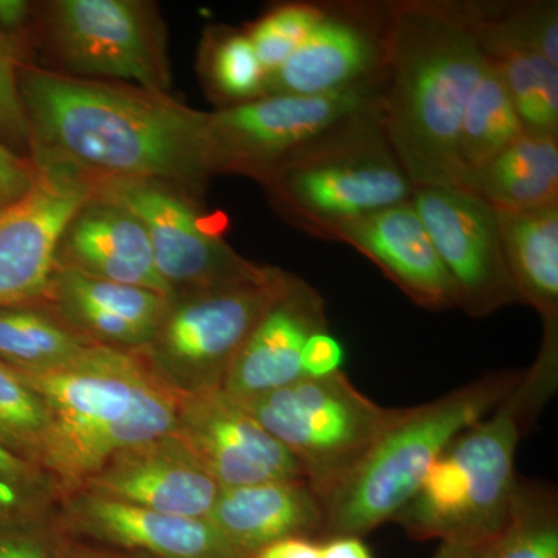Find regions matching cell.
I'll return each instance as SVG.
<instances>
[{
	"label": "cell",
	"mask_w": 558,
	"mask_h": 558,
	"mask_svg": "<svg viewBox=\"0 0 558 558\" xmlns=\"http://www.w3.org/2000/svg\"><path fill=\"white\" fill-rule=\"evenodd\" d=\"M32 148L98 178L157 179L182 189L215 174L208 112L157 94L35 68L17 69Z\"/></svg>",
	"instance_id": "1"
},
{
	"label": "cell",
	"mask_w": 558,
	"mask_h": 558,
	"mask_svg": "<svg viewBox=\"0 0 558 558\" xmlns=\"http://www.w3.org/2000/svg\"><path fill=\"white\" fill-rule=\"evenodd\" d=\"M486 61L453 2H391L381 124L414 189L462 190L459 131Z\"/></svg>",
	"instance_id": "2"
},
{
	"label": "cell",
	"mask_w": 558,
	"mask_h": 558,
	"mask_svg": "<svg viewBox=\"0 0 558 558\" xmlns=\"http://www.w3.org/2000/svg\"><path fill=\"white\" fill-rule=\"evenodd\" d=\"M20 376L49 411L39 468L62 495L80 490L113 454L174 432L179 398L138 352L92 343L68 366Z\"/></svg>",
	"instance_id": "3"
},
{
	"label": "cell",
	"mask_w": 558,
	"mask_h": 558,
	"mask_svg": "<svg viewBox=\"0 0 558 558\" xmlns=\"http://www.w3.org/2000/svg\"><path fill=\"white\" fill-rule=\"evenodd\" d=\"M549 396L521 374L486 417L453 439L395 521L414 539L486 545L509 519L520 440Z\"/></svg>",
	"instance_id": "4"
},
{
	"label": "cell",
	"mask_w": 558,
	"mask_h": 558,
	"mask_svg": "<svg viewBox=\"0 0 558 558\" xmlns=\"http://www.w3.org/2000/svg\"><path fill=\"white\" fill-rule=\"evenodd\" d=\"M520 376L488 374L425 405L403 409L357 470L325 499V537H363L395 521L436 459L457 436L497 409Z\"/></svg>",
	"instance_id": "5"
},
{
	"label": "cell",
	"mask_w": 558,
	"mask_h": 558,
	"mask_svg": "<svg viewBox=\"0 0 558 558\" xmlns=\"http://www.w3.org/2000/svg\"><path fill=\"white\" fill-rule=\"evenodd\" d=\"M260 182L290 222L323 240L344 223L411 201L414 191L389 146L381 112L349 124Z\"/></svg>",
	"instance_id": "6"
},
{
	"label": "cell",
	"mask_w": 558,
	"mask_h": 558,
	"mask_svg": "<svg viewBox=\"0 0 558 558\" xmlns=\"http://www.w3.org/2000/svg\"><path fill=\"white\" fill-rule=\"evenodd\" d=\"M240 402L299 461L323 501L357 470L403 410L366 398L343 371L323 379L304 377Z\"/></svg>",
	"instance_id": "7"
},
{
	"label": "cell",
	"mask_w": 558,
	"mask_h": 558,
	"mask_svg": "<svg viewBox=\"0 0 558 558\" xmlns=\"http://www.w3.org/2000/svg\"><path fill=\"white\" fill-rule=\"evenodd\" d=\"M290 278L278 269L263 281L172 300L140 357L178 398L222 388L242 344Z\"/></svg>",
	"instance_id": "8"
},
{
	"label": "cell",
	"mask_w": 558,
	"mask_h": 558,
	"mask_svg": "<svg viewBox=\"0 0 558 558\" xmlns=\"http://www.w3.org/2000/svg\"><path fill=\"white\" fill-rule=\"evenodd\" d=\"M384 78L336 94L267 95L208 113L213 168L263 180L355 121L380 112Z\"/></svg>",
	"instance_id": "9"
},
{
	"label": "cell",
	"mask_w": 558,
	"mask_h": 558,
	"mask_svg": "<svg viewBox=\"0 0 558 558\" xmlns=\"http://www.w3.org/2000/svg\"><path fill=\"white\" fill-rule=\"evenodd\" d=\"M92 193L131 211L145 227L157 271L172 300L204 290L263 281L278 269L258 266L220 238L178 185L157 179L90 175Z\"/></svg>",
	"instance_id": "10"
},
{
	"label": "cell",
	"mask_w": 558,
	"mask_h": 558,
	"mask_svg": "<svg viewBox=\"0 0 558 558\" xmlns=\"http://www.w3.org/2000/svg\"><path fill=\"white\" fill-rule=\"evenodd\" d=\"M47 32L72 76L121 80L157 94L170 87L163 28L146 3L60 0L50 3Z\"/></svg>",
	"instance_id": "11"
},
{
	"label": "cell",
	"mask_w": 558,
	"mask_h": 558,
	"mask_svg": "<svg viewBox=\"0 0 558 558\" xmlns=\"http://www.w3.org/2000/svg\"><path fill=\"white\" fill-rule=\"evenodd\" d=\"M32 150L31 191L0 211V307L46 295L62 233L92 197L87 172L44 150Z\"/></svg>",
	"instance_id": "12"
},
{
	"label": "cell",
	"mask_w": 558,
	"mask_h": 558,
	"mask_svg": "<svg viewBox=\"0 0 558 558\" xmlns=\"http://www.w3.org/2000/svg\"><path fill=\"white\" fill-rule=\"evenodd\" d=\"M411 202L453 284L458 307L481 318L520 303L495 208L469 191L446 186L414 189Z\"/></svg>",
	"instance_id": "13"
},
{
	"label": "cell",
	"mask_w": 558,
	"mask_h": 558,
	"mask_svg": "<svg viewBox=\"0 0 558 558\" xmlns=\"http://www.w3.org/2000/svg\"><path fill=\"white\" fill-rule=\"evenodd\" d=\"M391 3H325V16L266 81V95H317L384 78Z\"/></svg>",
	"instance_id": "14"
},
{
	"label": "cell",
	"mask_w": 558,
	"mask_h": 558,
	"mask_svg": "<svg viewBox=\"0 0 558 558\" xmlns=\"http://www.w3.org/2000/svg\"><path fill=\"white\" fill-rule=\"evenodd\" d=\"M174 433L220 488L306 480L289 450L222 388L180 396Z\"/></svg>",
	"instance_id": "15"
},
{
	"label": "cell",
	"mask_w": 558,
	"mask_h": 558,
	"mask_svg": "<svg viewBox=\"0 0 558 558\" xmlns=\"http://www.w3.org/2000/svg\"><path fill=\"white\" fill-rule=\"evenodd\" d=\"M80 490L167 515L208 519L220 486L172 432L113 454Z\"/></svg>",
	"instance_id": "16"
},
{
	"label": "cell",
	"mask_w": 558,
	"mask_h": 558,
	"mask_svg": "<svg viewBox=\"0 0 558 558\" xmlns=\"http://www.w3.org/2000/svg\"><path fill=\"white\" fill-rule=\"evenodd\" d=\"M70 531L154 558H248L208 519L167 515L89 490L64 495Z\"/></svg>",
	"instance_id": "17"
},
{
	"label": "cell",
	"mask_w": 558,
	"mask_h": 558,
	"mask_svg": "<svg viewBox=\"0 0 558 558\" xmlns=\"http://www.w3.org/2000/svg\"><path fill=\"white\" fill-rule=\"evenodd\" d=\"M326 329L325 300L304 279L292 275L242 344L223 391L236 400H248L304 379V344L312 333Z\"/></svg>",
	"instance_id": "18"
},
{
	"label": "cell",
	"mask_w": 558,
	"mask_h": 558,
	"mask_svg": "<svg viewBox=\"0 0 558 558\" xmlns=\"http://www.w3.org/2000/svg\"><path fill=\"white\" fill-rule=\"evenodd\" d=\"M329 240L344 242L373 260L418 306L432 311L458 307L457 292L413 202L344 223Z\"/></svg>",
	"instance_id": "19"
},
{
	"label": "cell",
	"mask_w": 558,
	"mask_h": 558,
	"mask_svg": "<svg viewBox=\"0 0 558 558\" xmlns=\"http://www.w3.org/2000/svg\"><path fill=\"white\" fill-rule=\"evenodd\" d=\"M57 269L154 290L171 300L145 227L128 209L94 193L62 233Z\"/></svg>",
	"instance_id": "20"
},
{
	"label": "cell",
	"mask_w": 558,
	"mask_h": 558,
	"mask_svg": "<svg viewBox=\"0 0 558 558\" xmlns=\"http://www.w3.org/2000/svg\"><path fill=\"white\" fill-rule=\"evenodd\" d=\"M208 520L244 556L290 537L325 535V501L306 480L220 488Z\"/></svg>",
	"instance_id": "21"
},
{
	"label": "cell",
	"mask_w": 558,
	"mask_h": 558,
	"mask_svg": "<svg viewBox=\"0 0 558 558\" xmlns=\"http://www.w3.org/2000/svg\"><path fill=\"white\" fill-rule=\"evenodd\" d=\"M495 213L520 303L538 312L543 328L558 326V205Z\"/></svg>",
	"instance_id": "22"
},
{
	"label": "cell",
	"mask_w": 558,
	"mask_h": 558,
	"mask_svg": "<svg viewBox=\"0 0 558 558\" xmlns=\"http://www.w3.org/2000/svg\"><path fill=\"white\" fill-rule=\"evenodd\" d=\"M465 191L506 211L558 205V135L524 131L473 174Z\"/></svg>",
	"instance_id": "23"
},
{
	"label": "cell",
	"mask_w": 558,
	"mask_h": 558,
	"mask_svg": "<svg viewBox=\"0 0 558 558\" xmlns=\"http://www.w3.org/2000/svg\"><path fill=\"white\" fill-rule=\"evenodd\" d=\"M523 132L509 92L498 70L487 58L465 106L459 131L458 159L462 171V190H468L473 174L486 167Z\"/></svg>",
	"instance_id": "24"
},
{
	"label": "cell",
	"mask_w": 558,
	"mask_h": 558,
	"mask_svg": "<svg viewBox=\"0 0 558 558\" xmlns=\"http://www.w3.org/2000/svg\"><path fill=\"white\" fill-rule=\"evenodd\" d=\"M92 341L61 319L32 307H0V363L27 374L50 373L75 362Z\"/></svg>",
	"instance_id": "25"
},
{
	"label": "cell",
	"mask_w": 558,
	"mask_h": 558,
	"mask_svg": "<svg viewBox=\"0 0 558 558\" xmlns=\"http://www.w3.org/2000/svg\"><path fill=\"white\" fill-rule=\"evenodd\" d=\"M481 49L534 51L558 64L557 2H453Z\"/></svg>",
	"instance_id": "26"
},
{
	"label": "cell",
	"mask_w": 558,
	"mask_h": 558,
	"mask_svg": "<svg viewBox=\"0 0 558 558\" xmlns=\"http://www.w3.org/2000/svg\"><path fill=\"white\" fill-rule=\"evenodd\" d=\"M476 558H558L556 492L519 480L508 521Z\"/></svg>",
	"instance_id": "27"
},
{
	"label": "cell",
	"mask_w": 558,
	"mask_h": 558,
	"mask_svg": "<svg viewBox=\"0 0 558 558\" xmlns=\"http://www.w3.org/2000/svg\"><path fill=\"white\" fill-rule=\"evenodd\" d=\"M498 70L524 131L558 135V64L534 51H486Z\"/></svg>",
	"instance_id": "28"
},
{
	"label": "cell",
	"mask_w": 558,
	"mask_h": 558,
	"mask_svg": "<svg viewBox=\"0 0 558 558\" xmlns=\"http://www.w3.org/2000/svg\"><path fill=\"white\" fill-rule=\"evenodd\" d=\"M49 301H75L94 310L159 329L171 300L154 290L86 277L80 271L54 269L46 295Z\"/></svg>",
	"instance_id": "29"
},
{
	"label": "cell",
	"mask_w": 558,
	"mask_h": 558,
	"mask_svg": "<svg viewBox=\"0 0 558 558\" xmlns=\"http://www.w3.org/2000/svg\"><path fill=\"white\" fill-rule=\"evenodd\" d=\"M49 427V411L38 392L0 363V442L39 468Z\"/></svg>",
	"instance_id": "30"
},
{
	"label": "cell",
	"mask_w": 558,
	"mask_h": 558,
	"mask_svg": "<svg viewBox=\"0 0 558 558\" xmlns=\"http://www.w3.org/2000/svg\"><path fill=\"white\" fill-rule=\"evenodd\" d=\"M213 90L227 106L258 100L266 95V73L245 32H227L213 40L207 57Z\"/></svg>",
	"instance_id": "31"
},
{
	"label": "cell",
	"mask_w": 558,
	"mask_h": 558,
	"mask_svg": "<svg viewBox=\"0 0 558 558\" xmlns=\"http://www.w3.org/2000/svg\"><path fill=\"white\" fill-rule=\"evenodd\" d=\"M58 495L43 469L0 442V524L32 523L53 508Z\"/></svg>",
	"instance_id": "32"
},
{
	"label": "cell",
	"mask_w": 558,
	"mask_h": 558,
	"mask_svg": "<svg viewBox=\"0 0 558 558\" xmlns=\"http://www.w3.org/2000/svg\"><path fill=\"white\" fill-rule=\"evenodd\" d=\"M323 16L322 3H286L269 11L245 32L267 78L300 49Z\"/></svg>",
	"instance_id": "33"
},
{
	"label": "cell",
	"mask_w": 558,
	"mask_h": 558,
	"mask_svg": "<svg viewBox=\"0 0 558 558\" xmlns=\"http://www.w3.org/2000/svg\"><path fill=\"white\" fill-rule=\"evenodd\" d=\"M0 134L14 145H31V128L17 87L13 49L0 32Z\"/></svg>",
	"instance_id": "34"
},
{
	"label": "cell",
	"mask_w": 558,
	"mask_h": 558,
	"mask_svg": "<svg viewBox=\"0 0 558 558\" xmlns=\"http://www.w3.org/2000/svg\"><path fill=\"white\" fill-rule=\"evenodd\" d=\"M344 363V349L329 330L312 333L301 354L304 377L323 379L340 373Z\"/></svg>",
	"instance_id": "35"
},
{
	"label": "cell",
	"mask_w": 558,
	"mask_h": 558,
	"mask_svg": "<svg viewBox=\"0 0 558 558\" xmlns=\"http://www.w3.org/2000/svg\"><path fill=\"white\" fill-rule=\"evenodd\" d=\"M33 165L11 153L0 142V208L22 199L33 185Z\"/></svg>",
	"instance_id": "36"
},
{
	"label": "cell",
	"mask_w": 558,
	"mask_h": 558,
	"mask_svg": "<svg viewBox=\"0 0 558 558\" xmlns=\"http://www.w3.org/2000/svg\"><path fill=\"white\" fill-rule=\"evenodd\" d=\"M0 558H54L51 546L24 529L0 527Z\"/></svg>",
	"instance_id": "37"
},
{
	"label": "cell",
	"mask_w": 558,
	"mask_h": 558,
	"mask_svg": "<svg viewBox=\"0 0 558 558\" xmlns=\"http://www.w3.org/2000/svg\"><path fill=\"white\" fill-rule=\"evenodd\" d=\"M252 558H319V543L306 537L279 539L253 554Z\"/></svg>",
	"instance_id": "38"
},
{
	"label": "cell",
	"mask_w": 558,
	"mask_h": 558,
	"mask_svg": "<svg viewBox=\"0 0 558 558\" xmlns=\"http://www.w3.org/2000/svg\"><path fill=\"white\" fill-rule=\"evenodd\" d=\"M319 558H374L362 537L333 535L319 543Z\"/></svg>",
	"instance_id": "39"
},
{
	"label": "cell",
	"mask_w": 558,
	"mask_h": 558,
	"mask_svg": "<svg viewBox=\"0 0 558 558\" xmlns=\"http://www.w3.org/2000/svg\"><path fill=\"white\" fill-rule=\"evenodd\" d=\"M28 16V3L22 0H0V32L20 28Z\"/></svg>",
	"instance_id": "40"
},
{
	"label": "cell",
	"mask_w": 558,
	"mask_h": 558,
	"mask_svg": "<svg viewBox=\"0 0 558 558\" xmlns=\"http://www.w3.org/2000/svg\"><path fill=\"white\" fill-rule=\"evenodd\" d=\"M487 545V543H486ZM486 545L475 543L446 542L440 543L438 550L432 558H476L480 550Z\"/></svg>",
	"instance_id": "41"
},
{
	"label": "cell",
	"mask_w": 558,
	"mask_h": 558,
	"mask_svg": "<svg viewBox=\"0 0 558 558\" xmlns=\"http://www.w3.org/2000/svg\"><path fill=\"white\" fill-rule=\"evenodd\" d=\"M51 550L54 558H109L84 546L68 543L65 539H54V543H51Z\"/></svg>",
	"instance_id": "42"
},
{
	"label": "cell",
	"mask_w": 558,
	"mask_h": 558,
	"mask_svg": "<svg viewBox=\"0 0 558 558\" xmlns=\"http://www.w3.org/2000/svg\"><path fill=\"white\" fill-rule=\"evenodd\" d=\"M3 208H0V211H2Z\"/></svg>",
	"instance_id": "43"
}]
</instances>
